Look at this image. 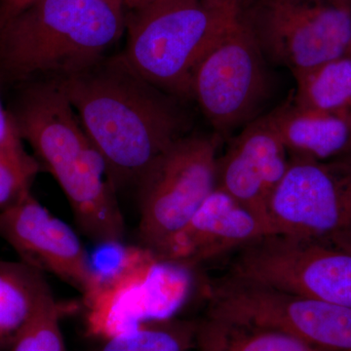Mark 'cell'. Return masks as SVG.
I'll list each match as a JSON object with an SVG mask.
<instances>
[{"mask_svg":"<svg viewBox=\"0 0 351 351\" xmlns=\"http://www.w3.org/2000/svg\"><path fill=\"white\" fill-rule=\"evenodd\" d=\"M56 82L103 157L115 189H138L171 145L188 135L179 99L145 82L120 55Z\"/></svg>","mask_w":351,"mask_h":351,"instance_id":"obj_1","label":"cell"},{"mask_svg":"<svg viewBox=\"0 0 351 351\" xmlns=\"http://www.w3.org/2000/svg\"><path fill=\"white\" fill-rule=\"evenodd\" d=\"M10 112L41 169L63 191L78 228L95 243L117 246L125 221L107 166L56 82L22 85Z\"/></svg>","mask_w":351,"mask_h":351,"instance_id":"obj_2","label":"cell"},{"mask_svg":"<svg viewBox=\"0 0 351 351\" xmlns=\"http://www.w3.org/2000/svg\"><path fill=\"white\" fill-rule=\"evenodd\" d=\"M125 32L108 0H39L0 29V85L58 82L106 58Z\"/></svg>","mask_w":351,"mask_h":351,"instance_id":"obj_3","label":"cell"},{"mask_svg":"<svg viewBox=\"0 0 351 351\" xmlns=\"http://www.w3.org/2000/svg\"><path fill=\"white\" fill-rule=\"evenodd\" d=\"M242 10V0H149L125 10L126 46L119 55L145 82L191 99L196 66Z\"/></svg>","mask_w":351,"mask_h":351,"instance_id":"obj_4","label":"cell"},{"mask_svg":"<svg viewBox=\"0 0 351 351\" xmlns=\"http://www.w3.org/2000/svg\"><path fill=\"white\" fill-rule=\"evenodd\" d=\"M228 274L351 308V237L267 235L237 250Z\"/></svg>","mask_w":351,"mask_h":351,"instance_id":"obj_5","label":"cell"},{"mask_svg":"<svg viewBox=\"0 0 351 351\" xmlns=\"http://www.w3.org/2000/svg\"><path fill=\"white\" fill-rule=\"evenodd\" d=\"M219 138L188 134L171 145L138 186L141 247L156 253L216 189Z\"/></svg>","mask_w":351,"mask_h":351,"instance_id":"obj_6","label":"cell"},{"mask_svg":"<svg viewBox=\"0 0 351 351\" xmlns=\"http://www.w3.org/2000/svg\"><path fill=\"white\" fill-rule=\"evenodd\" d=\"M269 92L265 58L241 14L215 39L191 78V100L226 135L256 119Z\"/></svg>","mask_w":351,"mask_h":351,"instance_id":"obj_7","label":"cell"},{"mask_svg":"<svg viewBox=\"0 0 351 351\" xmlns=\"http://www.w3.org/2000/svg\"><path fill=\"white\" fill-rule=\"evenodd\" d=\"M208 313L285 332L325 351H351V308L228 274L208 289Z\"/></svg>","mask_w":351,"mask_h":351,"instance_id":"obj_8","label":"cell"},{"mask_svg":"<svg viewBox=\"0 0 351 351\" xmlns=\"http://www.w3.org/2000/svg\"><path fill=\"white\" fill-rule=\"evenodd\" d=\"M243 16L263 56L292 75L350 47L351 10L330 0H256Z\"/></svg>","mask_w":351,"mask_h":351,"instance_id":"obj_9","label":"cell"},{"mask_svg":"<svg viewBox=\"0 0 351 351\" xmlns=\"http://www.w3.org/2000/svg\"><path fill=\"white\" fill-rule=\"evenodd\" d=\"M269 218L277 234L351 237V158H290L270 198Z\"/></svg>","mask_w":351,"mask_h":351,"instance_id":"obj_10","label":"cell"},{"mask_svg":"<svg viewBox=\"0 0 351 351\" xmlns=\"http://www.w3.org/2000/svg\"><path fill=\"white\" fill-rule=\"evenodd\" d=\"M0 237L10 245L20 262L58 277L84 299L96 289L98 276L82 240L32 191L0 211Z\"/></svg>","mask_w":351,"mask_h":351,"instance_id":"obj_11","label":"cell"},{"mask_svg":"<svg viewBox=\"0 0 351 351\" xmlns=\"http://www.w3.org/2000/svg\"><path fill=\"white\" fill-rule=\"evenodd\" d=\"M270 234H277L270 221L216 189L184 228L152 255L179 269H195Z\"/></svg>","mask_w":351,"mask_h":351,"instance_id":"obj_12","label":"cell"},{"mask_svg":"<svg viewBox=\"0 0 351 351\" xmlns=\"http://www.w3.org/2000/svg\"><path fill=\"white\" fill-rule=\"evenodd\" d=\"M289 163L287 149L267 115H263L244 126L219 156L216 189L270 221L269 200Z\"/></svg>","mask_w":351,"mask_h":351,"instance_id":"obj_13","label":"cell"},{"mask_svg":"<svg viewBox=\"0 0 351 351\" xmlns=\"http://www.w3.org/2000/svg\"><path fill=\"white\" fill-rule=\"evenodd\" d=\"M290 158L326 161L351 158V122L348 115L297 107L292 98L267 113Z\"/></svg>","mask_w":351,"mask_h":351,"instance_id":"obj_14","label":"cell"},{"mask_svg":"<svg viewBox=\"0 0 351 351\" xmlns=\"http://www.w3.org/2000/svg\"><path fill=\"white\" fill-rule=\"evenodd\" d=\"M53 295L43 272L20 261L0 260V351L10 350Z\"/></svg>","mask_w":351,"mask_h":351,"instance_id":"obj_15","label":"cell"},{"mask_svg":"<svg viewBox=\"0 0 351 351\" xmlns=\"http://www.w3.org/2000/svg\"><path fill=\"white\" fill-rule=\"evenodd\" d=\"M197 351H325L276 331L207 313L196 321Z\"/></svg>","mask_w":351,"mask_h":351,"instance_id":"obj_16","label":"cell"},{"mask_svg":"<svg viewBox=\"0 0 351 351\" xmlns=\"http://www.w3.org/2000/svg\"><path fill=\"white\" fill-rule=\"evenodd\" d=\"M297 107L313 112L348 115L351 110V56L346 54L293 75Z\"/></svg>","mask_w":351,"mask_h":351,"instance_id":"obj_17","label":"cell"},{"mask_svg":"<svg viewBox=\"0 0 351 351\" xmlns=\"http://www.w3.org/2000/svg\"><path fill=\"white\" fill-rule=\"evenodd\" d=\"M196 321L154 320L103 339L98 351H191L195 348Z\"/></svg>","mask_w":351,"mask_h":351,"instance_id":"obj_18","label":"cell"},{"mask_svg":"<svg viewBox=\"0 0 351 351\" xmlns=\"http://www.w3.org/2000/svg\"><path fill=\"white\" fill-rule=\"evenodd\" d=\"M64 304L50 298L9 351H66L61 320Z\"/></svg>","mask_w":351,"mask_h":351,"instance_id":"obj_19","label":"cell"},{"mask_svg":"<svg viewBox=\"0 0 351 351\" xmlns=\"http://www.w3.org/2000/svg\"><path fill=\"white\" fill-rule=\"evenodd\" d=\"M40 170L36 157L25 149H0V211L32 191Z\"/></svg>","mask_w":351,"mask_h":351,"instance_id":"obj_20","label":"cell"},{"mask_svg":"<svg viewBox=\"0 0 351 351\" xmlns=\"http://www.w3.org/2000/svg\"><path fill=\"white\" fill-rule=\"evenodd\" d=\"M0 149H25L10 110H6L0 98Z\"/></svg>","mask_w":351,"mask_h":351,"instance_id":"obj_21","label":"cell"},{"mask_svg":"<svg viewBox=\"0 0 351 351\" xmlns=\"http://www.w3.org/2000/svg\"><path fill=\"white\" fill-rule=\"evenodd\" d=\"M39 0H0V29Z\"/></svg>","mask_w":351,"mask_h":351,"instance_id":"obj_22","label":"cell"},{"mask_svg":"<svg viewBox=\"0 0 351 351\" xmlns=\"http://www.w3.org/2000/svg\"><path fill=\"white\" fill-rule=\"evenodd\" d=\"M147 1L149 0H125L124 7H125V10H130V9L136 8Z\"/></svg>","mask_w":351,"mask_h":351,"instance_id":"obj_23","label":"cell"},{"mask_svg":"<svg viewBox=\"0 0 351 351\" xmlns=\"http://www.w3.org/2000/svg\"><path fill=\"white\" fill-rule=\"evenodd\" d=\"M330 1L336 4V5L343 7V8L350 9L351 10V0H330Z\"/></svg>","mask_w":351,"mask_h":351,"instance_id":"obj_24","label":"cell"},{"mask_svg":"<svg viewBox=\"0 0 351 351\" xmlns=\"http://www.w3.org/2000/svg\"><path fill=\"white\" fill-rule=\"evenodd\" d=\"M108 1L114 2V3L121 4V5L124 6V3H125V0H108Z\"/></svg>","mask_w":351,"mask_h":351,"instance_id":"obj_25","label":"cell"},{"mask_svg":"<svg viewBox=\"0 0 351 351\" xmlns=\"http://www.w3.org/2000/svg\"><path fill=\"white\" fill-rule=\"evenodd\" d=\"M346 54L350 55V56H351V40H350V47H348V53H346Z\"/></svg>","mask_w":351,"mask_h":351,"instance_id":"obj_26","label":"cell"},{"mask_svg":"<svg viewBox=\"0 0 351 351\" xmlns=\"http://www.w3.org/2000/svg\"><path fill=\"white\" fill-rule=\"evenodd\" d=\"M348 119H350V122H351V110L350 112H348Z\"/></svg>","mask_w":351,"mask_h":351,"instance_id":"obj_27","label":"cell"}]
</instances>
